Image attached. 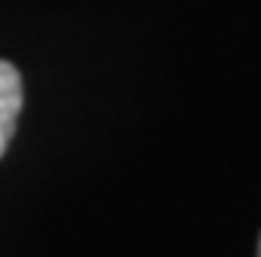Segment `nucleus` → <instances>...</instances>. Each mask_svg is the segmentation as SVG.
I'll return each mask as SVG.
<instances>
[{
    "label": "nucleus",
    "mask_w": 261,
    "mask_h": 257,
    "mask_svg": "<svg viewBox=\"0 0 261 257\" xmlns=\"http://www.w3.org/2000/svg\"><path fill=\"white\" fill-rule=\"evenodd\" d=\"M23 110V80L10 61H0V157L17 130V117Z\"/></svg>",
    "instance_id": "f257e3e1"
},
{
    "label": "nucleus",
    "mask_w": 261,
    "mask_h": 257,
    "mask_svg": "<svg viewBox=\"0 0 261 257\" xmlns=\"http://www.w3.org/2000/svg\"><path fill=\"white\" fill-rule=\"evenodd\" d=\"M258 257H261V237H258Z\"/></svg>",
    "instance_id": "f03ea898"
}]
</instances>
